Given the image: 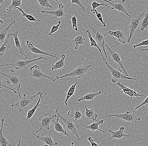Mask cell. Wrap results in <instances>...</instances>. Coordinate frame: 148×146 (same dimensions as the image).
I'll return each mask as SVG.
<instances>
[{"label": "cell", "instance_id": "6da1fadb", "mask_svg": "<svg viewBox=\"0 0 148 146\" xmlns=\"http://www.w3.org/2000/svg\"><path fill=\"white\" fill-rule=\"evenodd\" d=\"M42 92L39 91L36 94L33 95H27L24 94L23 97L16 103H13L11 105L12 108H17L19 113L26 110L30 106V104L35 101L38 96H39Z\"/></svg>", "mask_w": 148, "mask_h": 146}, {"label": "cell", "instance_id": "7a4b0ae2", "mask_svg": "<svg viewBox=\"0 0 148 146\" xmlns=\"http://www.w3.org/2000/svg\"><path fill=\"white\" fill-rule=\"evenodd\" d=\"M0 73L4 77L7 85L12 84L14 87L17 90L19 99H20L22 97L20 92L22 80L19 75L13 70H10L9 73H3L1 72Z\"/></svg>", "mask_w": 148, "mask_h": 146}, {"label": "cell", "instance_id": "3957f363", "mask_svg": "<svg viewBox=\"0 0 148 146\" xmlns=\"http://www.w3.org/2000/svg\"><path fill=\"white\" fill-rule=\"evenodd\" d=\"M104 64L107 66V68L110 71L112 76L111 81L114 84H116L118 81L121 80H134L136 81L137 79L133 77H130L129 76H127L122 73V71L120 69H116L111 66L107 61L105 58L103 59Z\"/></svg>", "mask_w": 148, "mask_h": 146}, {"label": "cell", "instance_id": "277c9868", "mask_svg": "<svg viewBox=\"0 0 148 146\" xmlns=\"http://www.w3.org/2000/svg\"><path fill=\"white\" fill-rule=\"evenodd\" d=\"M47 60V59L45 57H40L36 59H32V60H10V63L7 64H1L0 65L1 67L5 66H12L14 67L16 70H23L24 71H26L27 69V67L32 62H36L37 61L39 60Z\"/></svg>", "mask_w": 148, "mask_h": 146}, {"label": "cell", "instance_id": "5b68a950", "mask_svg": "<svg viewBox=\"0 0 148 146\" xmlns=\"http://www.w3.org/2000/svg\"><path fill=\"white\" fill-rule=\"evenodd\" d=\"M57 117L56 114L46 113L42 114L40 117V128L36 132V134L40 132H46L50 130V124L52 123L53 120Z\"/></svg>", "mask_w": 148, "mask_h": 146}, {"label": "cell", "instance_id": "8992f818", "mask_svg": "<svg viewBox=\"0 0 148 146\" xmlns=\"http://www.w3.org/2000/svg\"><path fill=\"white\" fill-rule=\"evenodd\" d=\"M91 67V65H78L73 71L62 76L56 77L55 82L57 80H62L64 77L77 76L79 78H80L85 77L88 70Z\"/></svg>", "mask_w": 148, "mask_h": 146}, {"label": "cell", "instance_id": "52a82bcc", "mask_svg": "<svg viewBox=\"0 0 148 146\" xmlns=\"http://www.w3.org/2000/svg\"><path fill=\"white\" fill-rule=\"evenodd\" d=\"M62 107V105L59 106L56 109V114L60 116V119L64 123L67 131L69 132H71L76 137L78 141H80V138L79 137V135L78 132L77 131V128L79 127L78 125L74 123L72 119L64 118L63 116L60 114V112L58 111V109Z\"/></svg>", "mask_w": 148, "mask_h": 146}, {"label": "cell", "instance_id": "ba28073f", "mask_svg": "<svg viewBox=\"0 0 148 146\" xmlns=\"http://www.w3.org/2000/svg\"><path fill=\"white\" fill-rule=\"evenodd\" d=\"M103 117L109 118L114 117L130 123H136L137 121H140V118L137 117L136 115L135 114L134 112H132L130 111H127L125 113H116L113 114H110L104 115Z\"/></svg>", "mask_w": 148, "mask_h": 146}, {"label": "cell", "instance_id": "9c48e42d", "mask_svg": "<svg viewBox=\"0 0 148 146\" xmlns=\"http://www.w3.org/2000/svg\"><path fill=\"white\" fill-rule=\"evenodd\" d=\"M89 26L91 28L92 33H93V38L97 41L101 49H102L105 55V59L106 60V59H107V55L106 52V50H105V47H105V44H106L105 43V37H106V35H105V33L103 31L99 30V29L91 26L90 25H89Z\"/></svg>", "mask_w": 148, "mask_h": 146}, {"label": "cell", "instance_id": "30bf717a", "mask_svg": "<svg viewBox=\"0 0 148 146\" xmlns=\"http://www.w3.org/2000/svg\"><path fill=\"white\" fill-rule=\"evenodd\" d=\"M145 14H146L144 13H142L134 16L130 20V23L129 25L130 32L129 37H128L127 40V42H130L134 33L138 28L140 25L141 24L142 19L145 16Z\"/></svg>", "mask_w": 148, "mask_h": 146}, {"label": "cell", "instance_id": "8fae6325", "mask_svg": "<svg viewBox=\"0 0 148 146\" xmlns=\"http://www.w3.org/2000/svg\"><path fill=\"white\" fill-rule=\"evenodd\" d=\"M105 47H106L107 50L108 51L109 53H110V56L111 58V61L114 62L116 65H118L119 67V69L121 71H123L125 75L129 76L127 71L124 66L123 64L122 60H121L120 54L118 53L115 51L113 49H112L109 47L107 44H105Z\"/></svg>", "mask_w": 148, "mask_h": 146}, {"label": "cell", "instance_id": "7c38bea8", "mask_svg": "<svg viewBox=\"0 0 148 146\" xmlns=\"http://www.w3.org/2000/svg\"><path fill=\"white\" fill-rule=\"evenodd\" d=\"M29 75L30 77L35 78V79H40L47 78V79L51 80L53 82H56L55 80H53L49 76L42 72L40 67L36 64H35L30 67Z\"/></svg>", "mask_w": 148, "mask_h": 146}, {"label": "cell", "instance_id": "4fadbf2b", "mask_svg": "<svg viewBox=\"0 0 148 146\" xmlns=\"http://www.w3.org/2000/svg\"><path fill=\"white\" fill-rule=\"evenodd\" d=\"M102 1H104L105 2L108 3L112 6L111 10H117L118 12H121L127 16L129 17V20L131 19V16L127 12L126 10L125 7V3H127L126 2L125 0H122V1H116V2L114 3L108 0H102Z\"/></svg>", "mask_w": 148, "mask_h": 146}, {"label": "cell", "instance_id": "5bb4252c", "mask_svg": "<svg viewBox=\"0 0 148 146\" xmlns=\"http://www.w3.org/2000/svg\"><path fill=\"white\" fill-rule=\"evenodd\" d=\"M41 12L42 14H47L53 16L54 19H58L59 18H62L64 16H69L66 14V10H64V5L62 3H60L59 5L58 9L56 10H42Z\"/></svg>", "mask_w": 148, "mask_h": 146}, {"label": "cell", "instance_id": "9a60e30c", "mask_svg": "<svg viewBox=\"0 0 148 146\" xmlns=\"http://www.w3.org/2000/svg\"><path fill=\"white\" fill-rule=\"evenodd\" d=\"M15 30L12 33H9L7 36V38H9L11 37L12 36L13 37L14 40L15 44L16 49L19 51V53L21 55H23L26 59H27L28 57L26 55L25 53V49H23V47L21 46L20 41H19V38L18 37V30L17 29V27H16V24L14 25Z\"/></svg>", "mask_w": 148, "mask_h": 146}, {"label": "cell", "instance_id": "2e32d148", "mask_svg": "<svg viewBox=\"0 0 148 146\" xmlns=\"http://www.w3.org/2000/svg\"><path fill=\"white\" fill-rule=\"evenodd\" d=\"M116 84L120 88L122 93L130 97L131 99H132L134 97H136L137 98H138L139 97H146V96H144L143 94H138L136 90L126 86L123 83H121L120 81H118Z\"/></svg>", "mask_w": 148, "mask_h": 146}, {"label": "cell", "instance_id": "e0dca14e", "mask_svg": "<svg viewBox=\"0 0 148 146\" xmlns=\"http://www.w3.org/2000/svg\"><path fill=\"white\" fill-rule=\"evenodd\" d=\"M26 45L28 48H29V50L31 52L33 53H35V54L47 55V56L53 57V58H55V59H57V57L56 56V54H55V55H52V54L48 53L45 52V51L40 49L38 48L35 47L34 45H33V43L30 40H26Z\"/></svg>", "mask_w": 148, "mask_h": 146}, {"label": "cell", "instance_id": "ac0fdd59", "mask_svg": "<svg viewBox=\"0 0 148 146\" xmlns=\"http://www.w3.org/2000/svg\"><path fill=\"white\" fill-rule=\"evenodd\" d=\"M107 34L111 36L114 37L117 39L119 42L122 43L123 45H125L126 42H127L128 38L125 36L124 33L123 31H121L120 29H117L116 31L109 30L107 32Z\"/></svg>", "mask_w": 148, "mask_h": 146}, {"label": "cell", "instance_id": "d6986e66", "mask_svg": "<svg viewBox=\"0 0 148 146\" xmlns=\"http://www.w3.org/2000/svg\"><path fill=\"white\" fill-rule=\"evenodd\" d=\"M52 132V131H51L49 134L45 136H40L37 135L36 134H34V133H32V135L36 137L37 139L41 141L42 142L46 143V144L48 145V146H58L59 145L58 142H55L53 139L51 135Z\"/></svg>", "mask_w": 148, "mask_h": 146}, {"label": "cell", "instance_id": "ffe728a7", "mask_svg": "<svg viewBox=\"0 0 148 146\" xmlns=\"http://www.w3.org/2000/svg\"><path fill=\"white\" fill-rule=\"evenodd\" d=\"M112 129V128H110L109 130V132L111 133V134L110 139L118 138L120 139L122 138L129 137L130 136L129 135L125 134L124 132L125 128L124 126H120L119 130L117 131H113Z\"/></svg>", "mask_w": 148, "mask_h": 146}, {"label": "cell", "instance_id": "44dd1931", "mask_svg": "<svg viewBox=\"0 0 148 146\" xmlns=\"http://www.w3.org/2000/svg\"><path fill=\"white\" fill-rule=\"evenodd\" d=\"M57 115V114H56ZM57 120L56 121H54V120H53L52 123H53V125H54V129L56 132L58 133H60L66 136H69V134H68L62 125L60 124V117L59 115H57Z\"/></svg>", "mask_w": 148, "mask_h": 146}, {"label": "cell", "instance_id": "7402d4cb", "mask_svg": "<svg viewBox=\"0 0 148 146\" xmlns=\"http://www.w3.org/2000/svg\"><path fill=\"white\" fill-rule=\"evenodd\" d=\"M86 41V38L82 35L76 36L72 40V44L75 49H77L81 45L84 44Z\"/></svg>", "mask_w": 148, "mask_h": 146}, {"label": "cell", "instance_id": "603a6c76", "mask_svg": "<svg viewBox=\"0 0 148 146\" xmlns=\"http://www.w3.org/2000/svg\"><path fill=\"white\" fill-rule=\"evenodd\" d=\"M101 93V91H99L96 92H90V93H87L83 97L79 98L77 100V102H79L85 100L92 101L96 97L100 95Z\"/></svg>", "mask_w": 148, "mask_h": 146}, {"label": "cell", "instance_id": "cb8c5ba5", "mask_svg": "<svg viewBox=\"0 0 148 146\" xmlns=\"http://www.w3.org/2000/svg\"><path fill=\"white\" fill-rule=\"evenodd\" d=\"M104 123V121L103 120H101L100 121H97L96 122L92 123L90 125H84V127L86 129L91 130L92 132L94 131H98L102 132V133H105L104 131H103L99 127V125L101 124H103Z\"/></svg>", "mask_w": 148, "mask_h": 146}, {"label": "cell", "instance_id": "d4e9b609", "mask_svg": "<svg viewBox=\"0 0 148 146\" xmlns=\"http://www.w3.org/2000/svg\"><path fill=\"white\" fill-rule=\"evenodd\" d=\"M42 95H43V93L41 92V94L40 95L39 98L38 99L36 104L32 108L30 109L28 111L26 117L27 121H28L29 119L32 118V116L34 115L35 112H36V110L39 107L40 105V101H41V100L42 99Z\"/></svg>", "mask_w": 148, "mask_h": 146}, {"label": "cell", "instance_id": "484cf974", "mask_svg": "<svg viewBox=\"0 0 148 146\" xmlns=\"http://www.w3.org/2000/svg\"><path fill=\"white\" fill-rule=\"evenodd\" d=\"M85 110H86L85 115L87 120H91L92 121H98L97 120L98 115L93 109H88L87 106H85Z\"/></svg>", "mask_w": 148, "mask_h": 146}, {"label": "cell", "instance_id": "4316f807", "mask_svg": "<svg viewBox=\"0 0 148 146\" xmlns=\"http://www.w3.org/2000/svg\"><path fill=\"white\" fill-rule=\"evenodd\" d=\"M66 55L62 54L61 55V59L58 61L56 62L54 64H52L51 67V70L52 71L54 70H57L58 69L63 68L65 66V60L66 59Z\"/></svg>", "mask_w": 148, "mask_h": 146}, {"label": "cell", "instance_id": "83f0119b", "mask_svg": "<svg viewBox=\"0 0 148 146\" xmlns=\"http://www.w3.org/2000/svg\"><path fill=\"white\" fill-rule=\"evenodd\" d=\"M5 122V119L3 118L1 121V131H0V146H10L12 145L10 144L9 141L7 138H5L3 134V124Z\"/></svg>", "mask_w": 148, "mask_h": 146}, {"label": "cell", "instance_id": "f1b7e54d", "mask_svg": "<svg viewBox=\"0 0 148 146\" xmlns=\"http://www.w3.org/2000/svg\"><path fill=\"white\" fill-rule=\"evenodd\" d=\"M79 78H77V80L75 84H73L72 85H71V86L69 88V90L67 92V94H66V97L64 101V104H65L66 106H68V104H67V102H68V100L71 97H73L74 96L75 94V91L76 87L77 85V84L78 83V80Z\"/></svg>", "mask_w": 148, "mask_h": 146}, {"label": "cell", "instance_id": "f546056e", "mask_svg": "<svg viewBox=\"0 0 148 146\" xmlns=\"http://www.w3.org/2000/svg\"><path fill=\"white\" fill-rule=\"evenodd\" d=\"M86 33L87 34L88 37L89 39L90 47H96V48L99 50L100 53L101 55L102 59L104 58V57H103V55L102 52L101 48H100V47H99V44H98L97 41H96V40L94 39V38L92 36L91 33L90 32L89 30H87L86 31Z\"/></svg>", "mask_w": 148, "mask_h": 146}, {"label": "cell", "instance_id": "4dcf8cb0", "mask_svg": "<svg viewBox=\"0 0 148 146\" xmlns=\"http://www.w3.org/2000/svg\"><path fill=\"white\" fill-rule=\"evenodd\" d=\"M67 115L70 118H73L75 121L79 120L83 116V113L80 111L79 108L73 111H69L67 112Z\"/></svg>", "mask_w": 148, "mask_h": 146}, {"label": "cell", "instance_id": "1f68e13d", "mask_svg": "<svg viewBox=\"0 0 148 146\" xmlns=\"http://www.w3.org/2000/svg\"><path fill=\"white\" fill-rule=\"evenodd\" d=\"M9 38H6L4 42L1 44L0 48V56H3L10 49Z\"/></svg>", "mask_w": 148, "mask_h": 146}, {"label": "cell", "instance_id": "d6a6232c", "mask_svg": "<svg viewBox=\"0 0 148 146\" xmlns=\"http://www.w3.org/2000/svg\"><path fill=\"white\" fill-rule=\"evenodd\" d=\"M15 24L16 21L15 20L12 21L9 26L1 31V33H0V43H1V44L4 42V40L6 39V35H7V33H8L9 29L11 28L12 25H14Z\"/></svg>", "mask_w": 148, "mask_h": 146}, {"label": "cell", "instance_id": "836d02e7", "mask_svg": "<svg viewBox=\"0 0 148 146\" xmlns=\"http://www.w3.org/2000/svg\"><path fill=\"white\" fill-rule=\"evenodd\" d=\"M17 9H18V11H19L20 12L22 13L23 16L25 17L29 21H30V22H36L37 23L39 24L38 22H40V19H36V18H35L34 16H33L32 14H27L25 12L23 11V9H21L20 7H17Z\"/></svg>", "mask_w": 148, "mask_h": 146}, {"label": "cell", "instance_id": "e575fe53", "mask_svg": "<svg viewBox=\"0 0 148 146\" xmlns=\"http://www.w3.org/2000/svg\"><path fill=\"white\" fill-rule=\"evenodd\" d=\"M22 0H12L11 4L6 8V11L11 12L12 10L17 9V7H20L22 5Z\"/></svg>", "mask_w": 148, "mask_h": 146}, {"label": "cell", "instance_id": "d590c367", "mask_svg": "<svg viewBox=\"0 0 148 146\" xmlns=\"http://www.w3.org/2000/svg\"><path fill=\"white\" fill-rule=\"evenodd\" d=\"M140 31H143L146 29H148V10L145 16L142 19Z\"/></svg>", "mask_w": 148, "mask_h": 146}, {"label": "cell", "instance_id": "8d00e7d4", "mask_svg": "<svg viewBox=\"0 0 148 146\" xmlns=\"http://www.w3.org/2000/svg\"><path fill=\"white\" fill-rule=\"evenodd\" d=\"M39 3L40 6L43 9L45 8H50L51 10L53 9V7L51 5L49 0H37Z\"/></svg>", "mask_w": 148, "mask_h": 146}, {"label": "cell", "instance_id": "74e56055", "mask_svg": "<svg viewBox=\"0 0 148 146\" xmlns=\"http://www.w3.org/2000/svg\"><path fill=\"white\" fill-rule=\"evenodd\" d=\"M93 14L96 15V16L98 19V20L101 23L103 27H106V23L104 22L103 20V18L102 15L100 13L98 12V11L97 10H95L92 12H91Z\"/></svg>", "mask_w": 148, "mask_h": 146}, {"label": "cell", "instance_id": "f35d334b", "mask_svg": "<svg viewBox=\"0 0 148 146\" xmlns=\"http://www.w3.org/2000/svg\"><path fill=\"white\" fill-rule=\"evenodd\" d=\"M61 24H62V22L60 20H59V21H58V24L57 25H53L52 27L51 28L49 33V36H52L53 34L57 32L59 30Z\"/></svg>", "mask_w": 148, "mask_h": 146}, {"label": "cell", "instance_id": "ab89813d", "mask_svg": "<svg viewBox=\"0 0 148 146\" xmlns=\"http://www.w3.org/2000/svg\"><path fill=\"white\" fill-rule=\"evenodd\" d=\"M100 6H104L107 7H108V5H107V4H106V3H99L97 2V1H94L92 2V3H91V6H92V8L91 10H90V12H92V11H94V10H96L97 7Z\"/></svg>", "mask_w": 148, "mask_h": 146}, {"label": "cell", "instance_id": "60d3db41", "mask_svg": "<svg viewBox=\"0 0 148 146\" xmlns=\"http://www.w3.org/2000/svg\"><path fill=\"white\" fill-rule=\"evenodd\" d=\"M71 21H72V26L74 30L76 32H78V29L77 28V21L76 16L74 15L71 17Z\"/></svg>", "mask_w": 148, "mask_h": 146}, {"label": "cell", "instance_id": "b9f144b4", "mask_svg": "<svg viewBox=\"0 0 148 146\" xmlns=\"http://www.w3.org/2000/svg\"><path fill=\"white\" fill-rule=\"evenodd\" d=\"M71 4H75L79 5V7H80L82 10L83 11V12L86 13V8H85V6L83 5V3L81 2L80 0H71Z\"/></svg>", "mask_w": 148, "mask_h": 146}, {"label": "cell", "instance_id": "7bdbcfd3", "mask_svg": "<svg viewBox=\"0 0 148 146\" xmlns=\"http://www.w3.org/2000/svg\"><path fill=\"white\" fill-rule=\"evenodd\" d=\"M0 88H5L6 89L11 90H12L14 93H15V94H17V93L13 88H12L10 87H9V86H7V84H5L4 81H3L1 79V85H0Z\"/></svg>", "mask_w": 148, "mask_h": 146}, {"label": "cell", "instance_id": "ee69618b", "mask_svg": "<svg viewBox=\"0 0 148 146\" xmlns=\"http://www.w3.org/2000/svg\"><path fill=\"white\" fill-rule=\"evenodd\" d=\"M148 39L146 40H143L139 43L136 45H134L133 46V48L134 49H136L137 47H143V46H148Z\"/></svg>", "mask_w": 148, "mask_h": 146}, {"label": "cell", "instance_id": "f6af8a7d", "mask_svg": "<svg viewBox=\"0 0 148 146\" xmlns=\"http://www.w3.org/2000/svg\"><path fill=\"white\" fill-rule=\"evenodd\" d=\"M144 105H145V106H148V95L147 96V97L146 98V99H145L144 100V101H143V102H142V103H141L140 105H139L137 107H136V108H135L134 109V111L133 112H134L136 110H137L140 107H142V106H144Z\"/></svg>", "mask_w": 148, "mask_h": 146}, {"label": "cell", "instance_id": "bcb514c9", "mask_svg": "<svg viewBox=\"0 0 148 146\" xmlns=\"http://www.w3.org/2000/svg\"><path fill=\"white\" fill-rule=\"evenodd\" d=\"M88 140L90 142L91 146H99V145L92 138L91 136H90L88 138Z\"/></svg>", "mask_w": 148, "mask_h": 146}, {"label": "cell", "instance_id": "7dc6e473", "mask_svg": "<svg viewBox=\"0 0 148 146\" xmlns=\"http://www.w3.org/2000/svg\"><path fill=\"white\" fill-rule=\"evenodd\" d=\"M141 51H145V52H147L148 51V48H146V49H141Z\"/></svg>", "mask_w": 148, "mask_h": 146}, {"label": "cell", "instance_id": "c3c4849f", "mask_svg": "<svg viewBox=\"0 0 148 146\" xmlns=\"http://www.w3.org/2000/svg\"><path fill=\"white\" fill-rule=\"evenodd\" d=\"M0 24L1 25H3L4 24V22L1 19H0Z\"/></svg>", "mask_w": 148, "mask_h": 146}, {"label": "cell", "instance_id": "681fc988", "mask_svg": "<svg viewBox=\"0 0 148 146\" xmlns=\"http://www.w3.org/2000/svg\"><path fill=\"white\" fill-rule=\"evenodd\" d=\"M21 138H19V142H18V145H18V146L20 145V141H21Z\"/></svg>", "mask_w": 148, "mask_h": 146}, {"label": "cell", "instance_id": "f907efd6", "mask_svg": "<svg viewBox=\"0 0 148 146\" xmlns=\"http://www.w3.org/2000/svg\"><path fill=\"white\" fill-rule=\"evenodd\" d=\"M5 0H0V4H1L3 2V1H4Z\"/></svg>", "mask_w": 148, "mask_h": 146}, {"label": "cell", "instance_id": "816d5d0a", "mask_svg": "<svg viewBox=\"0 0 148 146\" xmlns=\"http://www.w3.org/2000/svg\"><path fill=\"white\" fill-rule=\"evenodd\" d=\"M53 1L55 2H58L59 1H60V0H53Z\"/></svg>", "mask_w": 148, "mask_h": 146}, {"label": "cell", "instance_id": "f5cc1de1", "mask_svg": "<svg viewBox=\"0 0 148 146\" xmlns=\"http://www.w3.org/2000/svg\"><path fill=\"white\" fill-rule=\"evenodd\" d=\"M74 143L73 142H72V145H73Z\"/></svg>", "mask_w": 148, "mask_h": 146}, {"label": "cell", "instance_id": "db71d44e", "mask_svg": "<svg viewBox=\"0 0 148 146\" xmlns=\"http://www.w3.org/2000/svg\"><path fill=\"white\" fill-rule=\"evenodd\" d=\"M109 1H113V0H109Z\"/></svg>", "mask_w": 148, "mask_h": 146}]
</instances>
